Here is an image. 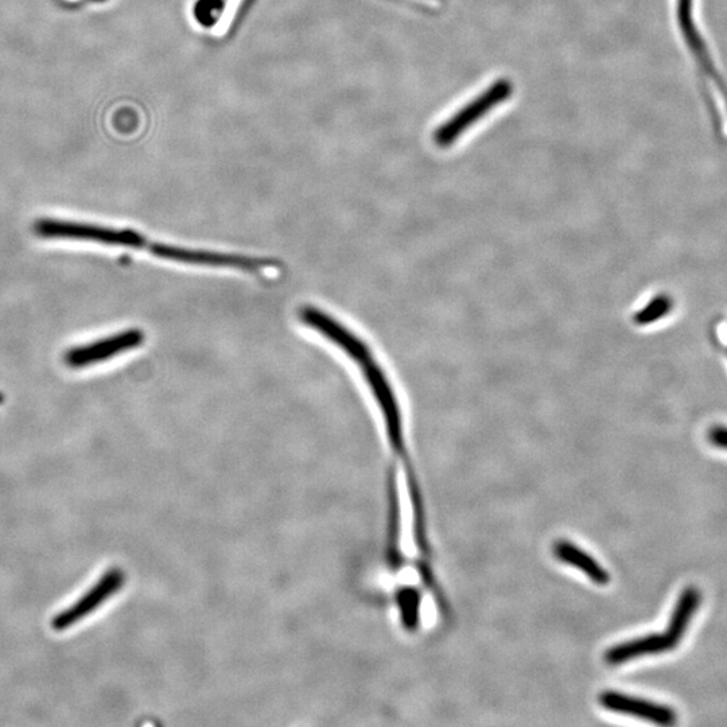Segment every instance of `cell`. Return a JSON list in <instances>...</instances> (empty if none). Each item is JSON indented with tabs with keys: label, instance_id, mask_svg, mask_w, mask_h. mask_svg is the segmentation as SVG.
<instances>
[{
	"label": "cell",
	"instance_id": "cell-10",
	"mask_svg": "<svg viewBox=\"0 0 727 727\" xmlns=\"http://www.w3.org/2000/svg\"><path fill=\"white\" fill-rule=\"evenodd\" d=\"M554 555L558 561L581 571V573L585 574L596 585H609L610 574L606 571L605 567H602L596 558L587 554L582 548L575 546L574 543L567 542V540H559V542L555 543Z\"/></svg>",
	"mask_w": 727,
	"mask_h": 727
},
{
	"label": "cell",
	"instance_id": "cell-15",
	"mask_svg": "<svg viewBox=\"0 0 727 727\" xmlns=\"http://www.w3.org/2000/svg\"><path fill=\"white\" fill-rule=\"evenodd\" d=\"M224 5L223 0H198L194 15L201 25L212 26L223 14Z\"/></svg>",
	"mask_w": 727,
	"mask_h": 727
},
{
	"label": "cell",
	"instance_id": "cell-17",
	"mask_svg": "<svg viewBox=\"0 0 727 727\" xmlns=\"http://www.w3.org/2000/svg\"><path fill=\"white\" fill-rule=\"evenodd\" d=\"M95 2H104V0H95Z\"/></svg>",
	"mask_w": 727,
	"mask_h": 727
},
{
	"label": "cell",
	"instance_id": "cell-11",
	"mask_svg": "<svg viewBox=\"0 0 727 727\" xmlns=\"http://www.w3.org/2000/svg\"><path fill=\"white\" fill-rule=\"evenodd\" d=\"M702 602V594L697 587L688 586L680 594L678 601L671 614L670 622H668L664 635L671 641L674 648L678 647L684 635H686L688 627H690L692 617L695 616L699 605Z\"/></svg>",
	"mask_w": 727,
	"mask_h": 727
},
{
	"label": "cell",
	"instance_id": "cell-5",
	"mask_svg": "<svg viewBox=\"0 0 727 727\" xmlns=\"http://www.w3.org/2000/svg\"><path fill=\"white\" fill-rule=\"evenodd\" d=\"M151 255L167 262L189 264V266H201L212 268H229L246 272H263L278 270L282 263L272 258H258V256L225 254V252L193 250L170 244L153 241L149 248Z\"/></svg>",
	"mask_w": 727,
	"mask_h": 727
},
{
	"label": "cell",
	"instance_id": "cell-6",
	"mask_svg": "<svg viewBox=\"0 0 727 727\" xmlns=\"http://www.w3.org/2000/svg\"><path fill=\"white\" fill-rule=\"evenodd\" d=\"M124 583H126V573L122 569L114 567L107 570L79 601L53 617L52 628L54 631L64 632L79 624L83 618L91 616L101 605L118 594L123 589Z\"/></svg>",
	"mask_w": 727,
	"mask_h": 727
},
{
	"label": "cell",
	"instance_id": "cell-14",
	"mask_svg": "<svg viewBox=\"0 0 727 727\" xmlns=\"http://www.w3.org/2000/svg\"><path fill=\"white\" fill-rule=\"evenodd\" d=\"M672 309V301L666 295H659L645 306L636 316V322L639 325H649L652 322L662 320L666 314Z\"/></svg>",
	"mask_w": 727,
	"mask_h": 727
},
{
	"label": "cell",
	"instance_id": "cell-3",
	"mask_svg": "<svg viewBox=\"0 0 727 727\" xmlns=\"http://www.w3.org/2000/svg\"><path fill=\"white\" fill-rule=\"evenodd\" d=\"M513 93V84L509 79H499L482 91L476 99L470 100L466 106L450 116L446 122L434 131L433 141L438 149L446 150L461 138L462 134L470 130L474 124L480 122L489 112L501 106Z\"/></svg>",
	"mask_w": 727,
	"mask_h": 727
},
{
	"label": "cell",
	"instance_id": "cell-9",
	"mask_svg": "<svg viewBox=\"0 0 727 727\" xmlns=\"http://www.w3.org/2000/svg\"><path fill=\"white\" fill-rule=\"evenodd\" d=\"M672 649H674V645L664 633L663 635L652 633V635L637 637V639L609 648L605 653V662L610 666H620V664L640 659V657L660 655V653H666Z\"/></svg>",
	"mask_w": 727,
	"mask_h": 727
},
{
	"label": "cell",
	"instance_id": "cell-7",
	"mask_svg": "<svg viewBox=\"0 0 727 727\" xmlns=\"http://www.w3.org/2000/svg\"><path fill=\"white\" fill-rule=\"evenodd\" d=\"M145 338L143 330L128 329L126 332L115 334V336L104 338V340L69 349L64 357L65 363L71 368L89 367V365L110 360L112 357L138 348V346L143 345Z\"/></svg>",
	"mask_w": 727,
	"mask_h": 727
},
{
	"label": "cell",
	"instance_id": "cell-16",
	"mask_svg": "<svg viewBox=\"0 0 727 727\" xmlns=\"http://www.w3.org/2000/svg\"><path fill=\"white\" fill-rule=\"evenodd\" d=\"M709 441L718 449L727 450V427L714 426L709 430Z\"/></svg>",
	"mask_w": 727,
	"mask_h": 727
},
{
	"label": "cell",
	"instance_id": "cell-13",
	"mask_svg": "<svg viewBox=\"0 0 727 727\" xmlns=\"http://www.w3.org/2000/svg\"><path fill=\"white\" fill-rule=\"evenodd\" d=\"M400 622L407 632L418 631L421 624L422 593L415 586H400L395 594Z\"/></svg>",
	"mask_w": 727,
	"mask_h": 727
},
{
	"label": "cell",
	"instance_id": "cell-4",
	"mask_svg": "<svg viewBox=\"0 0 727 727\" xmlns=\"http://www.w3.org/2000/svg\"><path fill=\"white\" fill-rule=\"evenodd\" d=\"M34 232L42 239H73L95 241L106 246L134 248L149 251L151 241L132 229H115L71 223L54 219H40L34 223Z\"/></svg>",
	"mask_w": 727,
	"mask_h": 727
},
{
	"label": "cell",
	"instance_id": "cell-1",
	"mask_svg": "<svg viewBox=\"0 0 727 727\" xmlns=\"http://www.w3.org/2000/svg\"><path fill=\"white\" fill-rule=\"evenodd\" d=\"M298 318L307 328L337 346L359 368L365 386L379 411L392 454L403 465L411 462L408 458L406 418L402 400L394 380L376 356L372 346L359 333L320 307L303 305L298 309Z\"/></svg>",
	"mask_w": 727,
	"mask_h": 727
},
{
	"label": "cell",
	"instance_id": "cell-12",
	"mask_svg": "<svg viewBox=\"0 0 727 727\" xmlns=\"http://www.w3.org/2000/svg\"><path fill=\"white\" fill-rule=\"evenodd\" d=\"M387 558L391 569L396 571L404 565V555L400 550V501L396 474H388V534Z\"/></svg>",
	"mask_w": 727,
	"mask_h": 727
},
{
	"label": "cell",
	"instance_id": "cell-8",
	"mask_svg": "<svg viewBox=\"0 0 727 727\" xmlns=\"http://www.w3.org/2000/svg\"><path fill=\"white\" fill-rule=\"evenodd\" d=\"M598 702L605 710L612 713L631 715V717L644 719L656 725L671 726L678 721L675 710L662 703L647 701V699L631 697L617 691H605L598 697Z\"/></svg>",
	"mask_w": 727,
	"mask_h": 727
},
{
	"label": "cell",
	"instance_id": "cell-2",
	"mask_svg": "<svg viewBox=\"0 0 727 727\" xmlns=\"http://www.w3.org/2000/svg\"><path fill=\"white\" fill-rule=\"evenodd\" d=\"M694 0H676V19L684 44L694 58L702 89L705 91L706 106L718 134H727V85L719 75L709 46L706 45L694 18Z\"/></svg>",
	"mask_w": 727,
	"mask_h": 727
}]
</instances>
